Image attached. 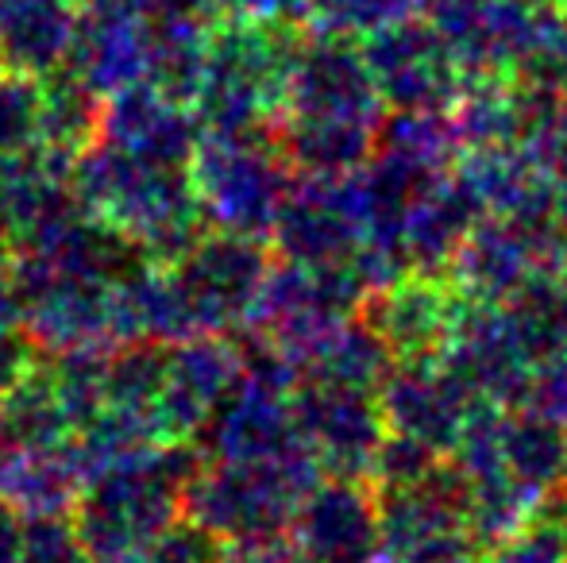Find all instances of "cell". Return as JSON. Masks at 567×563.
<instances>
[{"instance_id": "cell-1", "label": "cell", "mask_w": 567, "mask_h": 563, "mask_svg": "<svg viewBox=\"0 0 567 563\" xmlns=\"http://www.w3.org/2000/svg\"><path fill=\"white\" fill-rule=\"evenodd\" d=\"M78 205L151 263H174L205 232L189 166H155L93 139L70 163Z\"/></svg>"}, {"instance_id": "cell-2", "label": "cell", "mask_w": 567, "mask_h": 563, "mask_svg": "<svg viewBox=\"0 0 567 563\" xmlns=\"http://www.w3.org/2000/svg\"><path fill=\"white\" fill-rule=\"evenodd\" d=\"M202 459V444H155L85 479L70 518L90 563H140L147 556L151 544L182 521V490Z\"/></svg>"}, {"instance_id": "cell-3", "label": "cell", "mask_w": 567, "mask_h": 563, "mask_svg": "<svg viewBox=\"0 0 567 563\" xmlns=\"http://www.w3.org/2000/svg\"><path fill=\"white\" fill-rule=\"evenodd\" d=\"M290 20L225 15L205 46L194 113L205 132H255L278 121L286 74L298 54Z\"/></svg>"}, {"instance_id": "cell-4", "label": "cell", "mask_w": 567, "mask_h": 563, "mask_svg": "<svg viewBox=\"0 0 567 563\" xmlns=\"http://www.w3.org/2000/svg\"><path fill=\"white\" fill-rule=\"evenodd\" d=\"M321 463L309 448L270 459H202L182 490V518L213 541L290 533L301 498L321 479Z\"/></svg>"}, {"instance_id": "cell-5", "label": "cell", "mask_w": 567, "mask_h": 563, "mask_svg": "<svg viewBox=\"0 0 567 563\" xmlns=\"http://www.w3.org/2000/svg\"><path fill=\"white\" fill-rule=\"evenodd\" d=\"M189 178L209 228L231 236L270 240L293 166L275 128L255 132H205L189 158Z\"/></svg>"}, {"instance_id": "cell-6", "label": "cell", "mask_w": 567, "mask_h": 563, "mask_svg": "<svg viewBox=\"0 0 567 563\" xmlns=\"http://www.w3.org/2000/svg\"><path fill=\"white\" fill-rule=\"evenodd\" d=\"M12 274L20 290L23 332L43 355L113 352L116 336V282L101 274L62 271L12 251Z\"/></svg>"}, {"instance_id": "cell-7", "label": "cell", "mask_w": 567, "mask_h": 563, "mask_svg": "<svg viewBox=\"0 0 567 563\" xmlns=\"http://www.w3.org/2000/svg\"><path fill=\"white\" fill-rule=\"evenodd\" d=\"M275 263L267 240L205 228L171 267L194 336H247L259 290Z\"/></svg>"}, {"instance_id": "cell-8", "label": "cell", "mask_w": 567, "mask_h": 563, "mask_svg": "<svg viewBox=\"0 0 567 563\" xmlns=\"http://www.w3.org/2000/svg\"><path fill=\"white\" fill-rule=\"evenodd\" d=\"M367 285L351 263H298V259H275L267 282L259 290L251 329L290 363L306 352L313 340L329 329L363 313Z\"/></svg>"}, {"instance_id": "cell-9", "label": "cell", "mask_w": 567, "mask_h": 563, "mask_svg": "<svg viewBox=\"0 0 567 563\" xmlns=\"http://www.w3.org/2000/svg\"><path fill=\"white\" fill-rule=\"evenodd\" d=\"M379 510L382 563H478L486 549L471 529L463 482L449 459L413 487L379 490Z\"/></svg>"}, {"instance_id": "cell-10", "label": "cell", "mask_w": 567, "mask_h": 563, "mask_svg": "<svg viewBox=\"0 0 567 563\" xmlns=\"http://www.w3.org/2000/svg\"><path fill=\"white\" fill-rule=\"evenodd\" d=\"M548 263H567V248L553 220H514L486 212L460 243L444 274L460 298L506 305Z\"/></svg>"}, {"instance_id": "cell-11", "label": "cell", "mask_w": 567, "mask_h": 563, "mask_svg": "<svg viewBox=\"0 0 567 563\" xmlns=\"http://www.w3.org/2000/svg\"><path fill=\"white\" fill-rule=\"evenodd\" d=\"M382 116H386V105H382L379 90H374L363 51L348 46V39L340 35H324L321 43L298 46L290 74H286L278 121L382 124Z\"/></svg>"}, {"instance_id": "cell-12", "label": "cell", "mask_w": 567, "mask_h": 563, "mask_svg": "<svg viewBox=\"0 0 567 563\" xmlns=\"http://www.w3.org/2000/svg\"><path fill=\"white\" fill-rule=\"evenodd\" d=\"M363 62L386 108H452L463 85L460 62L441 28L410 15L371 31Z\"/></svg>"}, {"instance_id": "cell-13", "label": "cell", "mask_w": 567, "mask_h": 563, "mask_svg": "<svg viewBox=\"0 0 567 563\" xmlns=\"http://www.w3.org/2000/svg\"><path fill=\"white\" fill-rule=\"evenodd\" d=\"M367 220L359 201L355 174L321 178V174H293L270 240L278 259L298 263H351L363 243Z\"/></svg>"}, {"instance_id": "cell-14", "label": "cell", "mask_w": 567, "mask_h": 563, "mask_svg": "<svg viewBox=\"0 0 567 563\" xmlns=\"http://www.w3.org/2000/svg\"><path fill=\"white\" fill-rule=\"evenodd\" d=\"M290 541L306 563H379L382 510L374 482L321 475L293 513Z\"/></svg>"}, {"instance_id": "cell-15", "label": "cell", "mask_w": 567, "mask_h": 563, "mask_svg": "<svg viewBox=\"0 0 567 563\" xmlns=\"http://www.w3.org/2000/svg\"><path fill=\"white\" fill-rule=\"evenodd\" d=\"M155 59V31L135 0H78V28L70 43L66 74L93 97H113L132 85H147Z\"/></svg>"}, {"instance_id": "cell-16", "label": "cell", "mask_w": 567, "mask_h": 563, "mask_svg": "<svg viewBox=\"0 0 567 563\" xmlns=\"http://www.w3.org/2000/svg\"><path fill=\"white\" fill-rule=\"evenodd\" d=\"M244 367V336H189L166 344L155 425L163 444H197Z\"/></svg>"}, {"instance_id": "cell-17", "label": "cell", "mask_w": 567, "mask_h": 563, "mask_svg": "<svg viewBox=\"0 0 567 563\" xmlns=\"http://www.w3.org/2000/svg\"><path fill=\"white\" fill-rule=\"evenodd\" d=\"M301 444L313 451L324 475L371 479L374 456L386 440V417L379 406V390L329 383H298L293 390Z\"/></svg>"}, {"instance_id": "cell-18", "label": "cell", "mask_w": 567, "mask_h": 563, "mask_svg": "<svg viewBox=\"0 0 567 563\" xmlns=\"http://www.w3.org/2000/svg\"><path fill=\"white\" fill-rule=\"evenodd\" d=\"M441 359L478 402H498V406H509L529 371L537 367V355L529 352L509 309L467 298L444 340Z\"/></svg>"}, {"instance_id": "cell-19", "label": "cell", "mask_w": 567, "mask_h": 563, "mask_svg": "<svg viewBox=\"0 0 567 563\" xmlns=\"http://www.w3.org/2000/svg\"><path fill=\"white\" fill-rule=\"evenodd\" d=\"M475 402L478 398L452 375V367L441 355L394 359V367L386 371L379 386L386 432L421 440L429 448L444 451V456L455 448Z\"/></svg>"}, {"instance_id": "cell-20", "label": "cell", "mask_w": 567, "mask_h": 563, "mask_svg": "<svg viewBox=\"0 0 567 563\" xmlns=\"http://www.w3.org/2000/svg\"><path fill=\"white\" fill-rule=\"evenodd\" d=\"M460 305L463 298L449 274L410 271L398 282L367 293L363 316L394 359H425V355H441Z\"/></svg>"}, {"instance_id": "cell-21", "label": "cell", "mask_w": 567, "mask_h": 563, "mask_svg": "<svg viewBox=\"0 0 567 563\" xmlns=\"http://www.w3.org/2000/svg\"><path fill=\"white\" fill-rule=\"evenodd\" d=\"M205 128L194 105L166 97L155 85H132L101 101L97 139L155 166H189Z\"/></svg>"}, {"instance_id": "cell-22", "label": "cell", "mask_w": 567, "mask_h": 563, "mask_svg": "<svg viewBox=\"0 0 567 563\" xmlns=\"http://www.w3.org/2000/svg\"><path fill=\"white\" fill-rule=\"evenodd\" d=\"M486 217V209L478 205V197L471 194V186L455 170L433 178L413 205L405 209L402 220V243L410 271H441L452 263V256L460 251V243L467 240V232Z\"/></svg>"}, {"instance_id": "cell-23", "label": "cell", "mask_w": 567, "mask_h": 563, "mask_svg": "<svg viewBox=\"0 0 567 563\" xmlns=\"http://www.w3.org/2000/svg\"><path fill=\"white\" fill-rule=\"evenodd\" d=\"M85 487L70 440L62 444H23L0 451V498L23 518H54L70 513Z\"/></svg>"}, {"instance_id": "cell-24", "label": "cell", "mask_w": 567, "mask_h": 563, "mask_svg": "<svg viewBox=\"0 0 567 563\" xmlns=\"http://www.w3.org/2000/svg\"><path fill=\"white\" fill-rule=\"evenodd\" d=\"M70 201V158L47 147L20 158H0V248H20L47 217L66 209Z\"/></svg>"}, {"instance_id": "cell-25", "label": "cell", "mask_w": 567, "mask_h": 563, "mask_svg": "<svg viewBox=\"0 0 567 563\" xmlns=\"http://www.w3.org/2000/svg\"><path fill=\"white\" fill-rule=\"evenodd\" d=\"M78 0H0V66L51 77L66 66Z\"/></svg>"}, {"instance_id": "cell-26", "label": "cell", "mask_w": 567, "mask_h": 563, "mask_svg": "<svg viewBox=\"0 0 567 563\" xmlns=\"http://www.w3.org/2000/svg\"><path fill=\"white\" fill-rule=\"evenodd\" d=\"M390 367H394V355L382 344L379 332L367 324L363 313L329 329L293 363L298 383L355 386V390H379Z\"/></svg>"}, {"instance_id": "cell-27", "label": "cell", "mask_w": 567, "mask_h": 563, "mask_svg": "<svg viewBox=\"0 0 567 563\" xmlns=\"http://www.w3.org/2000/svg\"><path fill=\"white\" fill-rule=\"evenodd\" d=\"M567 440L564 425L548 421L529 409H502V467L522 482L529 494L548 502L564 490Z\"/></svg>"}, {"instance_id": "cell-28", "label": "cell", "mask_w": 567, "mask_h": 563, "mask_svg": "<svg viewBox=\"0 0 567 563\" xmlns=\"http://www.w3.org/2000/svg\"><path fill=\"white\" fill-rule=\"evenodd\" d=\"M478 563H567V494L540 502L522 525L483 549Z\"/></svg>"}, {"instance_id": "cell-29", "label": "cell", "mask_w": 567, "mask_h": 563, "mask_svg": "<svg viewBox=\"0 0 567 563\" xmlns=\"http://www.w3.org/2000/svg\"><path fill=\"white\" fill-rule=\"evenodd\" d=\"M47 77L0 66V158L43 150Z\"/></svg>"}, {"instance_id": "cell-30", "label": "cell", "mask_w": 567, "mask_h": 563, "mask_svg": "<svg viewBox=\"0 0 567 563\" xmlns=\"http://www.w3.org/2000/svg\"><path fill=\"white\" fill-rule=\"evenodd\" d=\"M16 563H90L82 536L70 513L54 518H28L23 521V544Z\"/></svg>"}, {"instance_id": "cell-31", "label": "cell", "mask_w": 567, "mask_h": 563, "mask_svg": "<svg viewBox=\"0 0 567 563\" xmlns=\"http://www.w3.org/2000/svg\"><path fill=\"white\" fill-rule=\"evenodd\" d=\"M509 406L567 425V352L540 359L537 367L529 371V378H525V386L517 390V398L509 402Z\"/></svg>"}, {"instance_id": "cell-32", "label": "cell", "mask_w": 567, "mask_h": 563, "mask_svg": "<svg viewBox=\"0 0 567 563\" xmlns=\"http://www.w3.org/2000/svg\"><path fill=\"white\" fill-rule=\"evenodd\" d=\"M213 549H217V541L205 529H197L194 521L182 518L178 525H171L151 544L140 563H209Z\"/></svg>"}, {"instance_id": "cell-33", "label": "cell", "mask_w": 567, "mask_h": 563, "mask_svg": "<svg viewBox=\"0 0 567 563\" xmlns=\"http://www.w3.org/2000/svg\"><path fill=\"white\" fill-rule=\"evenodd\" d=\"M209 563H306L293 549L290 533L278 536H244V541H217Z\"/></svg>"}, {"instance_id": "cell-34", "label": "cell", "mask_w": 567, "mask_h": 563, "mask_svg": "<svg viewBox=\"0 0 567 563\" xmlns=\"http://www.w3.org/2000/svg\"><path fill=\"white\" fill-rule=\"evenodd\" d=\"M23 513L16 505H8L0 498V563H16L20 560V544H23Z\"/></svg>"}, {"instance_id": "cell-35", "label": "cell", "mask_w": 567, "mask_h": 563, "mask_svg": "<svg viewBox=\"0 0 567 563\" xmlns=\"http://www.w3.org/2000/svg\"><path fill=\"white\" fill-rule=\"evenodd\" d=\"M553 225H556V236L567 248V174L556 178V194H553Z\"/></svg>"}, {"instance_id": "cell-36", "label": "cell", "mask_w": 567, "mask_h": 563, "mask_svg": "<svg viewBox=\"0 0 567 563\" xmlns=\"http://www.w3.org/2000/svg\"><path fill=\"white\" fill-rule=\"evenodd\" d=\"M564 440H567V425H564ZM564 494H567V463H564Z\"/></svg>"}, {"instance_id": "cell-37", "label": "cell", "mask_w": 567, "mask_h": 563, "mask_svg": "<svg viewBox=\"0 0 567 563\" xmlns=\"http://www.w3.org/2000/svg\"><path fill=\"white\" fill-rule=\"evenodd\" d=\"M560 4H567V0H560Z\"/></svg>"}, {"instance_id": "cell-38", "label": "cell", "mask_w": 567, "mask_h": 563, "mask_svg": "<svg viewBox=\"0 0 567 563\" xmlns=\"http://www.w3.org/2000/svg\"><path fill=\"white\" fill-rule=\"evenodd\" d=\"M379 563H382V560H379Z\"/></svg>"}]
</instances>
